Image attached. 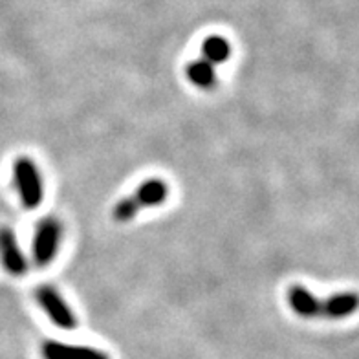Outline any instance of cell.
Here are the masks:
<instances>
[{
  "label": "cell",
  "instance_id": "1",
  "mask_svg": "<svg viewBox=\"0 0 359 359\" xmlns=\"http://www.w3.org/2000/svg\"><path fill=\"white\" fill-rule=\"evenodd\" d=\"M169 198V185L163 178H149L137 185L130 196L119 200L112 208V220L118 224H127L149 208H158Z\"/></svg>",
  "mask_w": 359,
  "mask_h": 359
},
{
  "label": "cell",
  "instance_id": "2",
  "mask_svg": "<svg viewBox=\"0 0 359 359\" xmlns=\"http://www.w3.org/2000/svg\"><path fill=\"white\" fill-rule=\"evenodd\" d=\"M13 185L20 203L26 209H37L44 200L43 172L29 156H19L13 161Z\"/></svg>",
  "mask_w": 359,
  "mask_h": 359
},
{
  "label": "cell",
  "instance_id": "3",
  "mask_svg": "<svg viewBox=\"0 0 359 359\" xmlns=\"http://www.w3.org/2000/svg\"><path fill=\"white\" fill-rule=\"evenodd\" d=\"M62 242V222L55 217L41 218L35 226L34 242H32V257L35 266L46 268L55 260L57 251Z\"/></svg>",
  "mask_w": 359,
  "mask_h": 359
},
{
  "label": "cell",
  "instance_id": "4",
  "mask_svg": "<svg viewBox=\"0 0 359 359\" xmlns=\"http://www.w3.org/2000/svg\"><path fill=\"white\" fill-rule=\"evenodd\" d=\"M35 301L44 310L48 319L62 330H76L77 317L70 304L65 301L59 290L53 288L52 284H43L35 290Z\"/></svg>",
  "mask_w": 359,
  "mask_h": 359
},
{
  "label": "cell",
  "instance_id": "5",
  "mask_svg": "<svg viewBox=\"0 0 359 359\" xmlns=\"http://www.w3.org/2000/svg\"><path fill=\"white\" fill-rule=\"evenodd\" d=\"M0 260L6 271L13 277H22L28 273V260L10 227H0Z\"/></svg>",
  "mask_w": 359,
  "mask_h": 359
},
{
  "label": "cell",
  "instance_id": "6",
  "mask_svg": "<svg viewBox=\"0 0 359 359\" xmlns=\"http://www.w3.org/2000/svg\"><path fill=\"white\" fill-rule=\"evenodd\" d=\"M41 352H43L44 359H110V355L100 348L68 345V343L53 339L44 341Z\"/></svg>",
  "mask_w": 359,
  "mask_h": 359
},
{
  "label": "cell",
  "instance_id": "7",
  "mask_svg": "<svg viewBox=\"0 0 359 359\" xmlns=\"http://www.w3.org/2000/svg\"><path fill=\"white\" fill-rule=\"evenodd\" d=\"M286 299H288L290 308L299 317H304V319L321 317V299L303 284H292L286 293Z\"/></svg>",
  "mask_w": 359,
  "mask_h": 359
},
{
  "label": "cell",
  "instance_id": "8",
  "mask_svg": "<svg viewBox=\"0 0 359 359\" xmlns=\"http://www.w3.org/2000/svg\"><path fill=\"white\" fill-rule=\"evenodd\" d=\"M359 293L337 292L321 301V317L326 319H345L358 312Z\"/></svg>",
  "mask_w": 359,
  "mask_h": 359
},
{
  "label": "cell",
  "instance_id": "9",
  "mask_svg": "<svg viewBox=\"0 0 359 359\" xmlns=\"http://www.w3.org/2000/svg\"><path fill=\"white\" fill-rule=\"evenodd\" d=\"M185 77L191 85L200 90H211L218 85V76L215 65L205 59H194L185 67Z\"/></svg>",
  "mask_w": 359,
  "mask_h": 359
},
{
  "label": "cell",
  "instance_id": "10",
  "mask_svg": "<svg viewBox=\"0 0 359 359\" xmlns=\"http://www.w3.org/2000/svg\"><path fill=\"white\" fill-rule=\"evenodd\" d=\"M233 53L231 43L222 35H211V37L203 39L202 43V59H205L211 65H222L226 62Z\"/></svg>",
  "mask_w": 359,
  "mask_h": 359
}]
</instances>
